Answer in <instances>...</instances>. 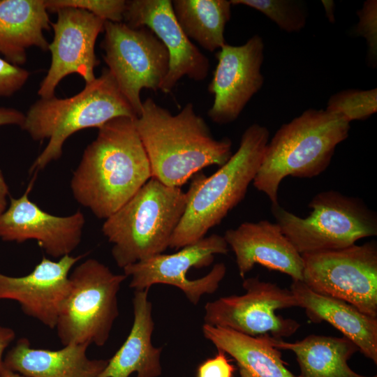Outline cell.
I'll use <instances>...</instances> for the list:
<instances>
[{"label":"cell","mask_w":377,"mask_h":377,"mask_svg":"<svg viewBox=\"0 0 377 377\" xmlns=\"http://www.w3.org/2000/svg\"><path fill=\"white\" fill-rule=\"evenodd\" d=\"M135 118L116 117L98 128L73 174L75 199L99 219L113 214L151 178Z\"/></svg>","instance_id":"cell-1"},{"label":"cell","mask_w":377,"mask_h":377,"mask_svg":"<svg viewBox=\"0 0 377 377\" xmlns=\"http://www.w3.org/2000/svg\"><path fill=\"white\" fill-rule=\"evenodd\" d=\"M135 126L151 177L169 186L180 187L202 168L221 167L232 155L231 140L215 139L191 103L172 114L147 98L135 118Z\"/></svg>","instance_id":"cell-2"},{"label":"cell","mask_w":377,"mask_h":377,"mask_svg":"<svg viewBox=\"0 0 377 377\" xmlns=\"http://www.w3.org/2000/svg\"><path fill=\"white\" fill-rule=\"evenodd\" d=\"M233 251L239 276L244 279L256 264L302 281V255L283 234L276 223L267 220L244 222L223 236Z\"/></svg>","instance_id":"cell-18"},{"label":"cell","mask_w":377,"mask_h":377,"mask_svg":"<svg viewBox=\"0 0 377 377\" xmlns=\"http://www.w3.org/2000/svg\"><path fill=\"white\" fill-rule=\"evenodd\" d=\"M148 289L135 290L132 300L133 323L131 331L119 350L108 360L99 377H158L162 374V348L151 343L154 323L152 304Z\"/></svg>","instance_id":"cell-21"},{"label":"cell","mask_w":377,"mask_h":377,"mask_svg":"<svg viewBox=\"0 0 377 377\" xmlns=\"http://www.w3.org/2000/svg\"><path fill=\"white\" fill-rule=\"evenodd\" d=\"M232 5L254 8L273 21L282 30L296 32L306 24V13L300 1L293 0H231Z\"/></svg>","instance_id":"cell-26"},{"label":"cell","mask_w":377,"mask_h":377,"mask_svg":"<svg viewBox=\"0 0 377 377\" xmlns=\"http://www.w3.org/2000/svg\"><path fill=\"white\" fill-rule=\"evenodd\" d=\"M181 249L175 253L158 254L125 267L124 274L131 277L129 286L142 290L158 283L173 286L194 305L203 295L216 291L226 273L224 263L214 265L208 274L197 279H189L186 274L192 267L209 266L214 255L228 252L223 236L212 234Z\"/></svg>","instance_id":"cell-12"},{"label":"cell","mask_w":377,"mask_h":377,"mask_svg":"<svg viewBox=\"0 0 377 377\" xmlns=\"http://www.w3.org/2000/svg\"><path fill=\"white\" fill-rule=\"evenodd\" d=\"M235 367L230 363L226 355L221 350L202 362L197 370V377H232Z\"/></svg>","instance_id":"cell-31"},{"label":"cell","mask_w":377,"mask_h":377,"mask_svg":"<svg viewBox=\"0 0 377 377\" xmlns=\"http://www.w3.org/2000/svg\"><path fill=\"white\" fill-rule=\"evenodd\" d=\"M24 115L21 128L35 140H49L31 172L59 158L67 138L78 131L98 128L116 117H137L108 68L78 94L65 98H40Z\"/></svg>","instance_id":"cell-5"},{"label":"cell","mask_w":377,"mask_h":377,"mask_svg":"<svg viewBox=\"0 0 377 377\" xmlns=\"http://www.w3.org/2000/svg\"><path fill=\"white\" fill-rule=\"evenodd\" d=\"M202 330L218 350L235 360L241 377H296L286 367L279 349L267 341V335L251 337L205 323Z\"/></svg>","instance_id":"cell-23"},{"label":"cell","mask_w":377,"mask_h":377,"mask_svg":"<svg viewBox=\"0 0 377 377\" xmlns=\"http://www.w3.org/2000/svg\"><path fill=\"white\" fill-rule=\"evenodd\" d=\"M29 73L0 57V97H8L20 90L27 82Z\"/></svg>","instance_id":"cell-30"},{"label":"cell","mask_w":377,"mask_h":377,"mask_svg":"<svg viewBox=\"0 0 377 377\" xmlns=\"http://www.w3.org/2000/svg\"><path fill=\"white\" fill-rule=\"evenodd\" d=\"M101 47L108 69L137 117L142 110L140 92L161 87L169 70V54L146 27L133 28L123 22L105 21Z\"/></svg>","instance_id":"cell-9"},{"label":"cell","mask_w":377,"mask_h":377,"mask_svg":"<svg viewBox=\"0 0 377 377\" xmlns=\"http://www.w3.org/2000/svg\"><path fill=\"white\" fill-rule=\"evenodd\" d=\"M290 290L311 322L331 324L352 341L365 357L377 364V318L362 313L345 301L318 294L300 281H293Z\"/></svg>","instance_id":"cell-19"},{"label":"cell","mask_w":377,"mask_h":377,"mask_svg":"<svg viewBox=\"0 0 377 377\" xmlns=\"http://www.w3.org/2000/svg\"><path fill=\"white\" fill-rule=\"evenodd\" d=\"M216 58L218 63L208 85L214 98L207 115L214 123L226 124L237 119L263 84V38L254 35L242 45L226 43Z\"/></svg>","instance_id":"cell-14"},{"label":"cell","mask_w":377,"mask_h":377,"mask_svg":"<svg viewBox=\"0 0 377 377\" xmlns=\"http://www.w3.org/2000/svg\"><path fill=\"white\" fill-rule=\"evenodd\" d=\"M304 282L313 291L345 301L377 318L376 242L302 255Z\"/></svg>","instance_id":"cell-10"},{"label":"cell","mask_w":377,"mask_h":377,"mask_svg":"<svg viewBox=\"0 0 377 377\" xmlns=\"http://www.w3.org/2000/svg\"><path fill=\"white\" fill-rule=\"evenodd\" d=\"M9 188L2 172L0 171V215L6 210Z\"/></svg>","instance_id":"cell-34"},{"label":"cell","mask_w":377,"mask_h":377,"mask_svg":"<svg viewBox=\"0 0 377 377\" xmlns=\"http://www.w3.org/2000/svg\"><path fill=\"white\" fill-rule=\"evenodd\" d=\"M25 115L20 111L10 108H0V126L14 124L22 126Z\"/></svg>","instance_id":"cell-32"},{"label":"cell","mask_w":377,"mask_h":377,"mask_svg":"<svg viewBox=\"0 0 377 377\" xmlns=\"http://www.w3.org/2000/svg\"><path fill=\"white\" fill-rule=\"evenodd\" d=\"M124 22L133 28H149L166 47L169 70L160 89L164 94L170 93L185 76L197 82L207 77L209 60L180 27L172 1H126Z\"/></svg>","instance_id":"cell-15"},{"label":"cell","mask_w":377,"mask_h":377,"mask_svg":"<svg viewBox=\"0 0 377 377\" xmlns=\"http://www.w3.org/2000/svg\"><path fill=\"white\" fill-rule=\"evenodd\" d=\"M359 22L355 32L364 37L367 43V59L373 68L376 65L377 56V1H366L357 11Z\"/></svg>","instance_id":"cell-29"},{"label":"cell","mask_w":377,"mask_h":377,"mask_svg":"<svg viewBox=\"0 0 377 377\" xmlns=\"http://www.w3.org/2000/svg\"><path fill=\"white\" fill-rule=\"evenodd\" d=\"M174 15L191 40L209 52L225 44L224 31L231 16V3L226 0H174Z\"/></svg>","instance_id":"cell-25"},{"label":"cell","mask_w":377,"mask_h":377,"mask_svg":"<svg viewBox=\"0 0 377 377\" xmlns=\"http://www.w3.org/2000/svg\"><path fill=\"white\" fill-rule=\"evenodd\" d=\"M33 182L21 197L10 198L9 207L0 215V239L17 243L34 239L53 258L70 255L80 243L84 214L77 211L59 216L45 212L29 198Z\"/></svg>","instance_id":"cell-16"},{"label":"cell","mask_w":377,"mask_h":377,"mask_svg":"<svg viewBox=\"0 0 377 377\" xmlns=\"http://www.w3.org/2000/svg\"><path fill=\"white\" fill-rule=\"evenodd\" d=\"M47 12L45 0L0 1V53L7 61L22 65L28 48L48 50L43 34L50 28Z\"/></svg>","instance_id":"cell-22"},{"label":"cell","mask_w":377,"mask_h":377,"mask_svg":"<svg viewBox=\"0 0 377 377\" xmlns=\"http://www.w3.org/2000/svg\"><path fill=\"white\" fill-rule=\"evenodd\" d=\"M349 130L350 122L340 114L323 109L305 110L282 125L267 142L253 186L272 205L278 204L282 180L288 176L312 178L324 172Z\"/></svg>","instance_id":"cell-4"},{"label":"cell","mask_w":377,"mask_h":377,"mask_svg":"<svg viewBox=\"0 0 377 377\" xmlns=\"http://www.w3.org/2000/svg\"><path fill=\"white\" fill-rule=\"evenodd\" d=\"M15 338V332L12 328L0 325V374L3 367V354Z\"/></svg>","instance_id":"cell-33"},{"label":"cell","mask_w":377,"mask_h":377,"mask_svg":"<svg viewBox=\"0 0 377 377\" xmlns=\"http://www.w3.org/2000/svg\"><path fill=\"white\" fill-rule=\"evenodd\" d=\"M311 211L300 217L272 205V213L283 234L301 255L348 247L377 235V217L362 201L328 191L316 194Z\"/></svg>","instance_id":"cell-7"},{"label":"cell","mask_w":377,"mask_h":377,"mask_svg":"<svg viewBox=\"0 0 377 377\" xmlns=\"http://www.w3.org/2000/svg\"><path fill=\"white\" fill-rule=\"evenodd\" d=\"M186 200L180 187L151 177L105 219L102 232L112 244V256L117 266L124 269L166 250Z\"/></svg>","instance_id":"cell-6"},{"label":"cell","mask_w":377,"mask_h":377,"mask_svg":"<svg viewBox=\"0 0 377 377\" xmlns=\"http://www.w3.org/2000/svg\"><path fill=\"white\" fill-rule=\"evenodd\" d=\"M269 132L258 124L243 133L239 146L229 160L210 176H193L184 214L169 247L181 249L205 237L245 197L262 162Z\"/></svg>","instance_id":"cell-3"},{"label":"cell","mask_w":377,"mask_h":377,"mask_svg":"<svg viewBox=\"0 0 377 377\" xmlns=\"http://www.w3.org/2000/svg\"><path fill=\"white\" fill-rule=\"evenodd\" d=\"M322 3L325 8V10L326 13V15L329 20L330 22H334V3L333 1H322Z\"/></svg>","instance_id":"cell-35"},{"label":"cell","mask_w":377,"mask_h":377,"mask_svg":"<svg viewBox=\"0 0 377 377\" xmlns=\"http://www.w3.org/2000/svg\"><path fill=\"white\" fill-rule=\"evenodd\" d=\"M267 339L274 347L295 354L300 369L296 377H377L362 376L350 368L348 360L360 350L345 337L311 334L293 343L269 335Z\"/></svg>","instance_id":"cell-24"},{"label":"cell","mask_w":377,"mask_h":377,"mask_svg":"<svg viewBox=\"0 0 377 377\" xmlns=\"http://www.w3.org/2000/svg\"><path fill=\"white\" fill-rule=\"evenodd\" d=\"M59 350L34 348L26 338L7 353L3 366L27 377H99L108 360H91L87 344H68Z\"/></svg>","instance_id":"cell-20"},{"label":"cell","mask_w":377,"mask_h":377,"mask_svg":"<svg viewBox=\"0 0 377 377\" xmlns=\"http://www.w3.org/2000/svg\"><path fill=\"white\" fill-rule=\"evenodd\" d=\"M325 110L343 115L349 122L364 120L377 111V89L337 92L330 98Z\"/></svg>","instance_id":"cell-27"},{"label":"cell","mask_w":377,"mask_h":377,"mask_svg":"<svg viewBox=\"0 0 377 377\" xmlns=\"http://www.w3.org/2000/svg\"><path fill=\"white\" fill-rule=\"evenodd\" d=\"M56 13L57 20L52 23L54 37L48 45L51 64L38 90L42 98L54 96L59 83L72 73L81 76L85 84L93 82L96 77L94 68L98 65L95 44L105 21L75 8H62Z\"/></svg>","instance_id":"cell-13"},{"label":"cell","mask_w":377,"mask_h":377,"mask_svg":"<svg viewBox=\"0 0 377 377\" xmlns=\"http://www.w3.org/2000/svg\"><path fill=\"white\" fill-rule=\"evenodd\" d=\"M83 257L66 255L57 261L43 257L23 276L0 273V300L18 302L25 314L54 329L68 290L70 271Z\"/></svg>","instance_id":"cell-17"},{"label":"cell","mask_w":377,"mask_h":377,"mask_svg":"<svg viewBox=\"0 0 377 377\" xmlns=\"http://www.w3.org/2000/svg\"><path fill=\"white\" fill-rule=\"evenodd\" d=\"M246 290L240 295L221 297L205 306V324L229 328L251 336L269 335L276 339L293 334L300 325L291 318L276 314L279 309L300 307L290 290L260 281L244 279Z\"/></svg>","instance_id":"cell-11"},{"label":"cell","mask_w":377,"mask_h":377,"mask_svg":"<svg viewBox=\"0 0 377 377\" xmlns=\"http://www.w3.org/2000/svg\"><path fill=\"white\" fill-rule=\"evenodd\" d=\"M126 278L93 258L75 267L54 328L64 346L105 344L119 316L117 295Z\"/></svg>","instance_id":"cell-8"},{"label":"cell","mask_w":377,"mask_h":377,"mask_svg":"<svg viewBox=\"0 0 377 377\" xmlns=\"http://www.w3.org/2000/svg\"><path fill=\"white\" fill-rule=\"evenodd\" d=\"M47 11L62 8H75L86 10L104 21L123 22L126 8L125 0H45Z\"/></svg>","instance_id":"cell-28"},{"label":"cell","mask_w":377,"mask_h":377,"mask_svg":"<svg viewBox=\"0 0 377 377\" xmlns=\"http://www.w3.org/2000/svg\"><path fill=\"white\" fill-rule=\"evenodd\" d=\"M0 377H27V376H23L19 373L13 371L3 366L1 370V374H0Z\"/></svg>","instance_id":"cell-36"}]
</instances>
